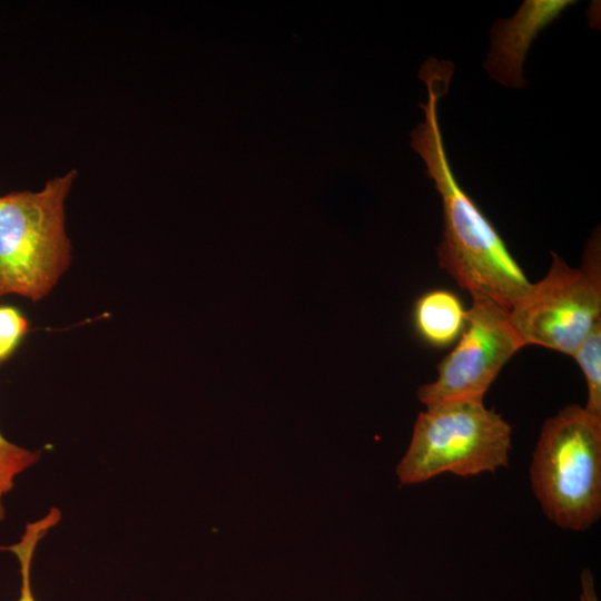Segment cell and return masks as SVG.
Instances as JSON below:
<instances>
[{
    "label": "cell",
    "mask_w": 601,
    "mask_h": 601,
    "mask_svg": "<svg viewBox=\"0 0 601 601\" xmlns=\"http://www.w3.org/2000/svg\"><path fill=\"white\" fill-rule=\"evenodd\" d=\"M29 332L22 312L11 305H0V364L7 361Z\"/></svg>",
    "instance_id": "cell-12"
},
{
    "label": "cell",
    "mask_w": 601,
    "mask_h": 601,
    "mask_svg": "<svg viewBox=\"0 0 601 601\" xmlns=\"http://www.w3.org/2000/svg\"><path fill=\"white\" fill-rule=\"evenodd\" d=\"M40 454L8 441L0 432V520L6 516L3 496L14 486V479L35 464Z\"/></svg>",
    "instance_id": "cell-11"
},
{
    "label": "cell",
    "mask_w": 601,
    "mask_h": 601,
    "mask_svg": "<svg viewBox=\"0 0 601 601\" xmlns=\"http://www.w3.org/2000/svg\"><path fill=\"white\" fill-rule=\"evenodd\" d=\"M545 516L577 532L601 515V417L571 404L545 420L530 466Z\"/></svg>",
    "instance_id": "cell-2"
},
{
    "label": "cell",
    "mask_w": 601,
    "mask_h": 601,
    "mask_svg": "<svg viewBox=\"0 0 601 601\" xmlns=\"http://www.w3.org/2000/svg\"><path fill=\"white\" fill-rule=\"evenodd\" d=\"M466 311L452 292L434 289L418 297L413 307L417 334L428 344L445 346L454 342L465 326Z\"/></svg>",
    "instance_id": "cell-8"
},
{
    "label": "cell",
    "mask_w": 601,
    "mask_h": 601,
    "mask_svg": "<svg viewBox=\"0 0 601 601\" xmlns=\"http://www.w3.org/2000/svg\"><path fill=\"white\" fill-rule=\"evenodd\" d=\"M511 425L483 400L426 406L414 423L410 445L396 466L401 484L442 473L471 476L509 465Z\"/></svg>",
    "instance_id": "cell-3"
},
{
    "label": "cell",
    "mask_w": 601,
    "mask_h": 601,
    "mask_svg": "<svg viewBox=\"0 0 601 601\" xmlns=\"http://www.w3.org/2000/svg\"><path fill=\"white\" fill-rule=\"evenodd\" d=\"M570 0H528L510 19L496 21L491 29V46L484 67L505 87L525 86L523 65L538 33L555 20Z\"/></svg>",
    "instance_id": "cell-7"
},
{
    "label": "cell",
    "mask_w": 601,
    "mask_h": 601,
    "mask_svg": "<svg viewBox=\"0 0 601 601\" xmlns=\"http://www.w3.org/2000/svg\"><path fill=\"white\" fill-rule=\"evenodd\" d=\"M523 345H538L572 355L601 319L600 229L590 238L580 268L552 253L545 276L530 285L509 311Z\"/></svg>",
    "instance_id": "cell-5"
},
{
    "label": "cell",
    "mask_w": 601,
    "mask_h": 601,
    "mask_svg": "<svg viewBox=\"0 0 601 601\" xmlns=\"http://www.w3.org/2000/svg\"><path fill=\"white\" fill-rule=\"evenodd\" d=\"M60 519V511L57 508H51L43 518L26 525L24 532L17 543L6 546L0 545V550L13 553L20 564L21 587L17 601H36L31 585V565L36 548L46 533L57 525Z\"/></svg>",
    "instance_id": "cell-9"
},
{
    "label": "cell",
    "mask_w": 601,
    "mask_h": 601,
    "mask_svg": "<svg viewBox=\"0 0 601 601\" xmlns=\"http://www.w3.org/2000/svg\"><path fill=\"white\" fill-rule=\"evenodd\" d=\"M75 177L72 170L40 191L0 197V297L39 300L69 266L63 201Z\"/></svg>",
    "instance_id": "cell-4"
},
{
    "label": "cell",
    "mask_w": 601,
    "mask_h": 601,
    "mask_svg": "<svg viewBox=\"0 0 601 601\" xmlns=\"http://www.w3.org/2000/svg\"><path fill=\"white\" fill-rule=\"evenodd\" d=\"M581 593L580 601H599L594 588V580L589 569H583L581 572Z\"/></svg>",
    "instance_id": "cell-13"
},
{
    "label": "cell",
    "mask_w": 601,
    "mask_h": 601,
    "mask_svg": "<svg viewBox=\"0 0 601 601\" xmlns=\"http://www.w3.org/2000/svg\"><path fill=\"white\" fill-rule=\"evenodd\" d=\"M454 66L427 59L420 78L427 99L420 107L424 120L411 134L413 149L422 157L443 206V236L436 253L443 268L471 296H484L510 311L531 282L505 243L474 200L461 188L445 152L437 118L439 100L446 93Z\"/></svg>",
    "instance_id": "cell-1"
},
{
    "label": "cell",
    "mask_w": 601,
    "mask_h": 601,
    "mask_svg": "<svg viewBox=\"0 0 601 601\" xmlns=\"http://www.w3.org/2000/svg\"><path fill=\"white\" fill-rule=\"evenodd\" d=\"M571 356L585 378L588 397L584 407L601 417V319L594 323Z\"/></svg>",
    "instance_id": "cell-10"
},
{
    "label": "cell",
    "mask_w": 601,
    "mask_h": 601,
    "mask_svg": "<svg viewBox=\"0 0 601 601\" xmlns=\"http://www.w3.org/2000/svg\"><path fill=\"white\" fill-rule=\"evenodd\" d=\"M471 297L457 344L437 365L436 378L417 390L425 406L483 400L503 366L524 347L508 309L487 297Z\"/></svg>",
    "instance_id": "cell-6"
}]
</instances>
